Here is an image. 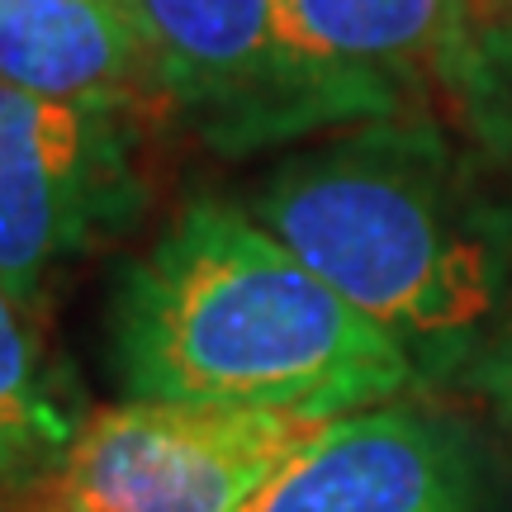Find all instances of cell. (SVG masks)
Segmentation results:
<instances>
[{
  "label": "cell",
  "mask_w": 512,
  "mask_h": 512,
  "mask_svg": "<svg viewBox=\"0 0 512 512\" xmlns=\"http://www.w3.org/2000/svg\"><path fill=\"white\" fill-rule=\"evenodd\" d=\"M124 399L332 422L408 399L418 366L242 200H190L124 261L105 313Z\"/></svg>",
  "instance_id": "2"
},
{
  "label": "cell",
  "mask_w": 512,
  "mask_h": 512,
  "mask_svg": "<svg viewBox=\"0 0 512 512\" xmlns=\"http://www.w3.org/2000/svg\"><path fill=\"white\" fill-rule=\"evenodd\" d=\"M441 86L456 100L465 143L512 185V10L475 15Z\"/></svg>",
  "instance_id": "10"
},
{
  "label": "cell",
  "mask_w": 512,
  "mask_h": 512,
  "mask_svg": "<svg viewBox=\"0 0 512 512\" xmlns=\"http://www.w3.org/2000/svg\"><path fill=\"white\" fill-rule=\"evenodd\" d=\"M280 43L299 72L370 119L418 110L475 24V0H275Z\"/></svg>",
  "instance_id": "7"
},
{
  "label": "cell",
  "mask_w": 512,
  "mask_h": 512,
  "mask_svg": "<svg viewBox=\"0 0 512 512\" xmlns=\"http://www.w3.org/2000/svg\"><path fill=\"white\" fill-rule=\"evenodd\" d=\"M0 86L128 105L152 95L128 0H0Z\"/></svg>",
  "instance_id": "8"
},
{
  "label": "cell",
  "mask_w": 512,
  "mask_h": 512,
  "mask_svg": "<svg viewBox=\"0 0 512 512\" xmlns=\"http://www.w3.org/2000/svg\"><path fill=\"white\" fill-rule=\"evenodd\" d=\"M81 422L43 351L34 309L0 285V498L15 503L29 494L67 456Z\"/></svg>",
  "instance_id": "9"
},
{
  "label": "cell",
  "mask_w": 512,
  "mask_h": 512,
  "mask_svg": "<svg viewBox=\"0 0 512 512\" xmlns=\"http://www.w3.org/2000/svg\"><path fill=\"white\" fill-rule=\"evenodd\" d=\"M242 204L422 384H465L512 309V185L422 110L299 143Z\"/></svg>",
  "instance_id": "1"
},
{
  "label": "cell",
  "mask_w": 512,
  "mask_h": 512,
  "mask_svg": "<svg viewBox=\"0 0 512 512\" xmlns=\"http://www.w3.org/2000/svg\"><path fill=\"white\" fill-rule=\"evenodd\" d=\"M0 512H5V508H0Z\"/></svg>",
  "instance_id": "12"
},
{
  "label": "cell",
  "mask_w": 512,
  "mask_h": 512,
  "mask_svg": "<svg viewBox=\"0 0 512 512\" xmlns=\"http://www.w3.org/2000/svg\"><path fill=\"white\" fill-rule=\"evenodd\" d=\"M323 422L124 399L81 422L67 456L10 512H242Z\"/></svg>",
  "instance_id": "4"
},
{
  "label": "cell",
  "mask_w": 512,
  "mask_h": 512,
  "mask_svg": "<svg viewBox=\"0 0 512 512\" xmlns=\"http://www.w3.org/2000/svg\"><path fill=\"white\" fill-rule=\"evenodd\" d=\"M512 479L479 422L394 399L332 418L242 512H508Z\"/></svg>",
  "instance_id": "6"
},
{
  "label": "cell",
  "mask_w": 512,
  "mask_h": 512,
  "mask_svg": "<svg viewBox=\"0 0 512 512\" xmlns=\"http://www.w3.org/2000/svg\"><path fill=\"white\" fill-rule=\"evenodd\" d=\"M465 384L489 403L498 432L512 441V309H508V318L498 323L494 337H489V347L479 351V361L470 366Z\"/></svg>",
  "instance_id": "11"
},
{
  "label": "cell",
  "mask_w": 512,
  "mask_h": 512,
  "mask_svg": "<svg viewBox=\"0 0 512 512\" xmlns=\"http://www.w3.org/2000/svg\"><path fill=\"white\" fill-rule=\"evenodd\" d=\"M147 86L214 152L247 157L356 128L361 114L294 67L275 0H128Z\"/></svg>",
  "instance_id": "5"
},
{
  "label": "cell",
  "mask_w": 512,
  "mask_h": 512,
  "mask_svg": "<svg viewBox=\"0 0 512 512\" xmlns=\"http://www.w3.org/2000/svg\"><path fill=\"white\" fill-rule=\"evenodd\" d=\"M147 204L128 100L0 86V285L38 313L67 261L128 233Z\"/></svg>",
  "instance_id": "3"
}]
</instances>
